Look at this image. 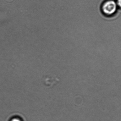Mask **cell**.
<instances>
[{
	"label": "cell",
	"instance_id": "1",
	"mask_svg": "<svg viewBox=\"0 0 121 121\" xmlns=\"http://www.w3.org/2000/svg\"><path fill=\"white\" fill-rule=\"evenodd\" d=\"M118 8L117 2L114 0H104L100 5V10L103 16L111 17L117 14Z\"/></svg>",
	"mask_w": 121,
	"mask_h": 121
},
{
	"label": "cell",
	"instance_id": "2",
	"mask_svg": "<svg viewBox=\"0 0 121 121\" xmlns=\"http://www.w3.org/2000/svg\"><path fill=\"white\" fill-rule=\"evenodd\" d=\"M12 121H21L19 119L17 118H15V119H13Z\"/></svg>",
	"mask_w": 121,
	"mask_h": 121
}]
</instances>
